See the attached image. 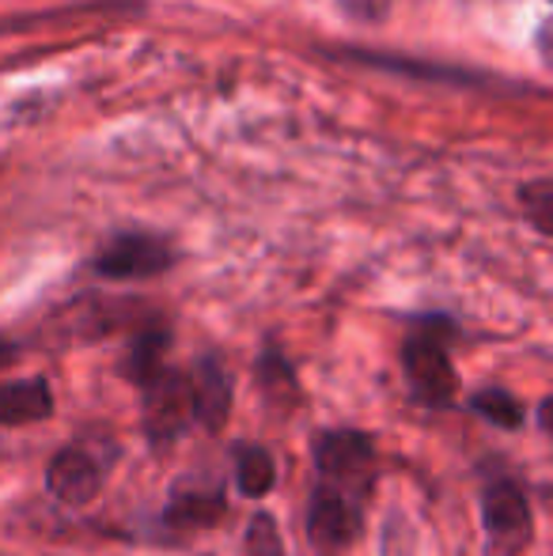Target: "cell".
I'll return each instance as SVG.
<instances>
[{
	"instance_id": "9",
	"label": "cell",
	"mask_w": 553,
	"mask_h": 556,
	"mask_svg": "<svg viewBox=\"0 0 553 556\" xmlns=\"http://www.w3.org/2000/svg\"><path fill=\"white\" fill-rule=\"evenodd\" d=\"M103 466L88 446H61L46 462V492L65 507H88L103 492Z\"/></svg>"
},
{
	"instance_id": "2",
	"label": "cell",
	"mask_w": 553,
	"mask_h": 556,
	"mask_svg": "<svg viewBox=\"0 0 553 556\" xmlns=\"http://www.w3.org/2000/svg\"><path fill=\"white\" fill-rule=\"evenodd\" d=\"M315 484L368 504L379 481V446L364 428H318L307 443Z\"/></svg>"
},
{
	"instance_id": "5",
	"label": "cell",
	"mask_w": 553,
	"mask_h": 556,
	"mask_svg": "<svg viewBox=\"0 0 553 556\" xmlns=\"http://www.w3.org/2000/svg\"><path fill=\"white\" fill-rule=\"evenodd\" d=\"M364 511L368 504L361 500L326 489V484H311L307 519H303L311 549L318 556H345L364 538Z\"/></svg>"
},
{
	"instance_id": "12",
	"label": "cell",
	"mask_w": 553,
	"mask_h": 556,
	"mask_svg": "<svg viewBox=\"0 0 553 556\" xmlns=\"http://www.w3.org/2000/svg\"><path fill=\"white\" fill-rule=\"evenodd\" d=\"M254 375V387H259V397L266 402V409L274 413H296L303 405V387H300V375H296L292 359L285 356L280 344H266L259 352L251 367Z\"/></svg>"
},
{
	"instance_id": "6",
	"label": "cell",
	"mask_w": 553,
	"mask_h": 556,
	"mask_svg": "<svg viewBox=\"0 0 553 556\" xmlns=\"http://www.w3.org/2000/svg\"><path fill=\"white\" fill-rule=\"evenodd\" d=\"M178 262V250L163 235L152 231H118L106 239L91 257V273L103 280H152L171 273Z\"/></svg>"
},
{
	"instance_id": "10",
	"label": "cell",
	"mask_w": 553,
	"mask_h": 556,
	"mask_svg": "<svg viewBox=\"0 0 553 556\" xmlns=\"http://www.w3.org/2000/svg\"><path fill=\"white\" fill-rule=\"evenodd\" d=\"M171 341H175V333H171L167 323H160V318H144V323L129 333V344H126V356H122V364H118V375L126 382H134L137 390L148 387V382L167 367Z\"/></svg>"
},
{
	"instance_id": "19",
	"label": "cell",
	"mask_w": 553,
	"mask_h": 556,
	"mask_svg": "<svg viewBox=\"0 0 553 556\" xmlns=\"http://www.w3.org/2000/svg\"><path fill=\"white\" fill-rule=\"evenodd\" d=\"M550 409H553V397H542V402H539V428H542V432H553V428H550Z\"/></svg>"
},
{
	"instance_id": "18",
	"label": "cell",
	"mask_w": 553,
	"mask_h": 556,
	"mask_svg": "<svg viewBox=\"0 0 553 556\" xmlns=\"http://www.w3.org/2000/svg\"><path fill=\"white\" fill-rule=\"evenodd\" d=\"M12 359H20V344H15L12 337L0 333V367L12 364Z\"/></svg>"
},
{
	"instance_id": "4",
	"label": "cell",
	"mask_w": 553,
	"mask_h": 556,
	"mask_svg": "<svg viewBox=\"0 0 553 556\" xmlns=\"http://www.w3.org/2000/svg\"><path fill=\"white\" fill-rule=\"evenodd\" d=\"M140 425L152 451H171L193 425L190 413V379L186 367L167 364L148 387H140Z\"/></svg>"
},
{
	"instance_id": "8",
	"label": "cell",
	"mask_w": 553,
	"mask_h": 556,
	"mask_svg": "<svg viewBox=\"0 0 553 556\" xmlns=\"http://www.w3.org/2000/svg\"><path fill=\"white\" fill-rule=\"evenodd\" d=\"M190 413L193 425H201L209 435H221L231 420V405H236V375H231L228 359L221 352H201L190 367Z\"/></svg>"
},
{
	"instance_id": "11",
	"label": "cell",
	"mask_w": 553,
	"mask_h": 556,
	"mask_svg": "<svg viewBox=\"0 0 553 556\" xmlns=\"http://www.w3.org/2000/svg\"><path fill=\"white\" fill-rule=\"evenodd\" d=\"M50 417H53V387L46 375L0 382V432L46 425Z\"/></svg>"
},
{
	"instance_id": "1",
	"label": "cell",
	"mask_w": 553,
	"mask_h": 556,
	"mask_svg": "<svg viewBox=\"0 0 553 556\" xmlns=\"http://www.w3.org/2000/svg\"><path fill=\"white\" fill-rule=\"evenodd\" d=\"M458 337L455 318L448 315H417L410 318V333L399 349L402 379H406L410 402L420 409H451L458 397V375L451 359V341Z\"/></svg>"
},
{
	"instance_id": "14",
	"label": "cell",
	"mask_w": 553,
	"mask_h": 556,
	"mask_svg": "<svg viewBox=\"0 0 553 556\" xmlns=\"http://www.w3.org/2000/svg\"><path fill=\"white\" fill-rule=\"evenodd\" d=\"M466 409L486 420V425L501 428V432H524V425H527V405L504 387L474 390V394L466 397Z\"/></svg>"
},
{
	"instance_id": "13",
	"label": "cell",
	"mask_w": 553,
	"mask_h": 556,
	"mask_svg": "<svg viewBox=\"0 0 553 556\" xmlns=\"http://www.w3.org/2000/svg\"><path fill=\"white\" fill-rule=\"evenodd\" d=\"M231 458H236V489L239 496L247 500H262L274 492L277 484V458L269 446L262 443H236V451H231Z\"/></svg>"
},
{
	"instance_id": "15",
	"label": "cell",
	"mask_w": 553,
	"mask_h": 556,
	"mask_svg": "<svg viewBox=\"0 0 553 556\" xmlns=\"http://www.w3.org/2000/svg\"><path fill=\"white\" fill-rule=\"evenodd\" d=\"M243 553L247 556H285V538H280V527L269 511H254L251 519H247Z\"/></svg>"
},
{
	"instance_id": "16",
	"label": "cell",
	"mask_w": 553,
	"mask_h": 556,
	"mask_svg": "<svg viewBox=\"0 0 553 556\" xmlns=\"http://www.w3.org/2000/svg\"><path fill=\"white\" fill-rule=\"evenodd\" d=\"M519 201H524V205H527V213H531L535 227H539L542 235H550V205H553V190H550L546 178H539V182L524 186V190H519Z\"/></svg>"
},
{
	"instance_id": "17",
	"label": "cell",
	"mask_w": 553,
	"mask_h": 556,
	"mask_svg": "<svg viewBox=\"0 0 553 556\" xmlns=\"http://www.w3.org/2000/svg\"><path fill=\"white\" fill-rule=\"evenodd\" d=\"M338 8L353 23H384L391 15V0H338Z\"/></svg>"
},
{
	"instance_id": "7",
	"label": "cell",
	"mask_w": 553,
	"mask_h": 556,
	"mask_svg": "<svg viewBox=\"0 0 553 556\" xmlns=\"http://www.w3.org/2000/svg\"><path fill=\"white\" fill-rule=\"evenodd\" d=\"M221 519H228V489H224V477L186 473L167 489V504H163V511H160V522L167 530L198 534V530L221 527Z\"/></svg>"
},
{
	"instance_id": "3",
	"label": "cell",
	"mask_w": 553,
	"mask_h": 556,
	"mask_svg": "<svg viewBox=\"0 0 553 556\" xmlns=\"http://www.w3.org/2000/svg\"><path fill=\"white\" fill-rule=\"evenodd\" d=\"M481 534L486 556H524L535 542V504L524 481L512 473H493L481 484Z\"/></svg>"
}]
</instances>
